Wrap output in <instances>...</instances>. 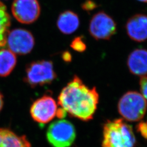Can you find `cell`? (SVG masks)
Instances as JSON below:
<instances>
[{
	"label": "cell",
	"mask_w": 147,
	"mask_h": 147,
	"mask_svg": "<svg viewBox=\"0 0 147 147\" xmlns=\"http://www.w3.org/2000/svg\"><path fill=\"white\" fill-rule=\"evenodd\" d=\"M63 59L65 61H69L71 60V56L68 53H64L63 56Z\"/></svg>",
	"instance_id": "obj_21"
},
{
	"label": "cell",
	"mask_w": 147,
	"mask_h": 147,
	"mask_svg": "<svg viewBox=\"0 0 147 147\" xmlns=\"http://www.w3.org/2000/svg\"><path fill=\"white\" fill-rule=\"evenodd\" d=\"M118 109L120 115L126 121H140L146 112L147 101L137 92H128L120 99Z\"/></svg>",
	"instance_id": "obj_3"
},
{
	"label": "cell",
	"mask_w": 147,
	"mask_h": 147,
	"mask_svg": "<svg viewBox=\"0 0 147 147\" xmlns=\"http://www.w3.org/2000/svg\"><path fill=\"white\" fill-rule=\"evenodd\" d=\"M99 99L95 87L89 88L78 76H75L60 93L58 104L70 116L88 121L93 117Z\"/></svg>",
	"instance_id": "obj_1"
},
{
	"label": "cell",
	"mask_w": 147,
	"mask_h": 147,
	"mask_svg": "<svg viewBox=\"0 0 147 147\" xmlns=\"http://www.w3.org/2000/svg\"><path fill=\"white\" fill-rule=\"evenodd\" d=\"M47 137V141L53 147H69L75 141L76 131L70 121L59 120L50 124Z\"/></svg>",
	"instance_id": "obj_4"
},
{
	"label": "cell",
	"mask_w": 147,
	"mask_h": 147,
	"mask_svg": "<svg viewBox=\"0 0 147 147\" xmlns=\"http://www.w3.org/2000/svg\"><path fill=\"white\" fill-rule=\"evenodd\" d=\"M82 7L85 11H91L96 7V4L93 1L88 0L84 2Z\"/></svg>",
	"instance_id": "obj_19"
},
{
	"label": "cell",
	"mask_w": 147,
	"mask_h": 147,
	"mask_svg": "<svg viewBox=\"0 0 147 147\" xmlns=\"http://www.w3.org/2000/svg\"><path fill=\"white\" fill-rule=\"evenodd\" d=\"M3 105V96L0 93V111L1 110Z\"/></svg>",
	"instance_id": "obj_22"
},
{
	"label": "cell",
	"mask_w": 147,
	"mask_h": 147,
	"mask_svg": "<svg viewBox=\"0 0 147 147\" xmlns=\"http://www.w3.org/2000/svg\"><path fill=\"white\" fill-rule=\"evenodd\" d=\"M57 110L55 100L50 96L44 95L33 103L30 113L34 121L44 124L53 120L56 116Z\"/></svg>",
	"instance_id": "obj_9"
},
{
	"label": "cell",
	"mask_w": 147,
	"mask_h": 147,
	"mask_svg": "<svg viewBox=\"0 0 147 147\" xmlns=\"http://www.w3.org/2000/svg\"><path fill=\"white\" fill-rule=\"evenodd\" d=\"M16 54L9 49L0 50V76L9 75L15 68L16 64Z\"/></svg>",
	"instance_id": "obj_14"
},
{
	"label": "cell",
	"mask_w": 147,
	"mask_h": 147,
	"mask_svg": "<svg viewBox=\"0 0 147 147\" xmlns=\"http://www.w3.org/2000/svg\"><path fill=\"white\" fill-rule=\"evenodd\" d=\"M11 16L5 5L0 1V47L6 45L7 35L11 26Z\"/></svg>",
	"instance_id": "obj_15"
},
{
	"label": "cell",
	"mask_w": 147,
	"mask_h": 147,
	"mask_svg": "<svg viewBox=\"0 0 147 147\" xmlns=\"http://www.w3.org/2000/svg\"><path fill=\"white\" fill-rule=\"evenodd\" d=\"M127 66L133 74L144 76L147 74V50L137 49L134 50L127 59Z\"/></svg>",
	"instance_id": "obj_11"
},
{
	"label": "cell",
	"mask_w": 147,
	"mask_h": 147,
	"mask_svg": "<svg viewBox=\"0 0 147 147\" xmlns=\"http://www.w3.org/2000/svg\"><path fill=\"white\" fill-rule=\"evenodd\" d=\"M57 25L59 30L63 34H70L79 28V16L72 11H65L59 16Z\"/></svg>",
	"instance_id": "obj_12"
},
{
	"label": "cell",
	"mask_w": 147,
	"mask_h": 147,
	"mask_svg": "<svg viewBox=\"0 0 147 147\" xmlns=\"http://www.w3.org/2000/svg\"><path fill=\"white\" fill-rule=\"evenodd\" d=\"M117 30L114 20L104 11H99L93 16L90 21L89 31L96 40H109Z\"/></svg>",
	"instance_id": "obj_6"
},
{
	"label": "cell",
	"mask_w": 147,
	"mask_h": 147,
	"mask_svg": "<svg viewBox=\"0 0 147 147\" xmlns=\"http://www.w3.org/2000/svg\"><path fill=\"white\" fill-rule=\"evenodd\" d=\"M139 1H141L142 2H145V3H147V0H138Z\"/></svg>",
	"instance_id": "obj_23"
},
{
	"label": "cell",
	"mask_w": 147,
	"mask_h": 147,
	"mask_svg": "<svg viewBox=\"0 0 147 147\" xmlns=\"http://www.w3.org/2000/svg\"><path fill=\"white\" fill-rule=\"evenodd\" d=\"M34 38L25 29L16 28L9 32L6 40L8 49L15 54L26 55L30 53L34 45Z\"/></svg>",
	"instance_id": "obj_7"
},
{
	"label": "cell",
	"mask_w": 147,
	"mask_h": 147,
	"mask_svg": "<svg viewBox=\"0 0 147 147\" xmlns=\"http://www.w3.org/2000/svg\"><path fill=\"white\" fill-rule=\"evenodd\" d=\"M11 12L19 22L30 24L38 19L40 6L38 0H14L11 5Z\"/></svg>",
	"instance_id": "obj_8"
},
{
	"label": "cell",
	"mask_w": 147,
	"mask_h": 147,
	"mask_svg": "<svg viewBox=\"0 0 147 147\" xmlns=\"http://www.w3.org/2000/svg\"><path fill=\"white\" fill-rule=\"evenodd\" d=\"M140 88L143 96L147 100V77L143 76L140 80Z\"/></svg>",
	"instance_id": "obj_17"
},
{
	"label": "cell",
	"mask_w": 147,
	"mask_h": 147,
	"mask_svg": "<svg viewBox=\"0 0 147 147\" xmlns=\"http://www.w3.org/2000/svg\"><path fill=\"white\" fill-rule=\"evenodd\" d=\"M126 32L132 40L141 42L147 39V16L138 14L130 18L125 25Z\"/></svg>",
	"instance_id": "obj_10"
},
{
	"label": "cell",
	"mask_w": 147,
	"mask_h": 147,
	"mask_svg": "<svg viewBox=\"0 0 147 147\" xmlns=\"http://www.w3.org/2000/svg\"><path fill=\"white\" fill-rule=\"evenodd\" d=\"M52 62L38 61L27 66L25 81L32 87L50 84L56 79Z\"/></svg>",
	"instance_id": "obj_5"
},
{
	"label": "cell",
	"mask_w": 147,
	"mask_h": 147,
	"mask_svg": "<svg viewBox=\"0 0 147 147\" xmlns=\"http://www.w3.org/2000/svg\"><path fill=\"white\" fill-rule=\"evenodd\" d=\"M71 47L78 52H84L86 49V45L81 37L75 38L71 44Z\"/></svg>",
	"instance_id": "obj_16"
},
{
	"label": "cell",
	"mask_w": 147,
	"mask_h": 147,
	"mask_svg": "<svg viewBox=\"0 0 147 147\" xmlns=\"http://www.w3.org/2000/svg\"><path fill=\"white\" fill-rule=\"evenodd\" d=\"M56 115L58 117V118H64L67 115V112L64 110H63L62 108L59 109L57 111Z\"/></svg>",
	"instance_id": "obj_20"
},
{
	"label": "cell",
	"mask_w": 147,
	"mask_h": 147,
	"mask_svg": "<svg viewBox=\"0 0 147 147\" xmlns=\"http://www.w3.org/2000/svg\"><path fill=\"white\" fill-rule=\"evenodd\" d=\"M137 130L141 134L142 137L147 140V125L146 122L141 121L137 125Z\"/></svg>",
	"instance_id": "obj_18"
},
{
	"label": "cell",
	"mask_w": 147,
	"mask_h": 147,
	"mask_svg": "<svg viewBox=\"0 0 147 147\" xmlns=\"http://www.w3.org/2000/svg\"><path fill=\"white\" fill-rule=\"evenodd\" d=\"M146 124H147V121H146Z\"/></svg>",
	"instance_id": "obj_24"
},
{
	"label": "cell",
	"mask_w": 147,
	"mask_h": 147,
	"mask_svg": "<svg viewBox=\"0 0 147 147\" xmlns=\"http://www.w3.org/2000/svg\"><path fill=\"white\" fill-rule=\"evenodd\" d=\"M136 143L131 126L123 119H116L105 123L102 147H134Z\"/></svg>",
	"instance_id": "obj_2"
},
{
	"label": "cell",
	"mask_w": 147,
	"mask_h": 147,
	"mask_svg": "<svg viewBox=\"0 0 147 147\" xmlns=\"http://www.w3.org/2000/svg\"><path fill=\"white\" fill-rule=\"evenodd\" d=\"M0 147H31L25 136H19L7 129H0Z\"/></svg>",
	"instance_id": "obj_13"
}]
</instances>
